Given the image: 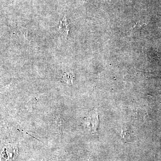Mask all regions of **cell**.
I'll return each mask as SVG.
<instances>
[{
  "instance_id": "cell-2",
  "label": "cell",
  "mask_w": 161,
  "mask_h": 161,
  "mask_svg": "<svg viewBox=\"0 0 161 161\" xmlns=\"http://www.w3.org/2000/svg\"><path fill=\"white\" fill-rule=\"evenodd\" d=\"M88 122L91 130L93 131H95L98 123V115L97 113L94 112H91L88 117Z\"/></svg>"
},
{
  "instance_id": "cell-1",
  "label": "cell",
  "mask_w": 161,
  "mask_h": 161,
  "mask_svg": "<svg viewBox=\"0 0 161 161\" xmlns=\"http://www.w3.org/2000/svg\"><path fill=\"white\" fill-rule=\"evenodd\" d=\"M58 29L64 38H66L68 36L69 32V25L65 16H64L63 19L60 21Z\"/></svg>"
},
{
  "instance_id": "cell-3",
  "label": "cell",
  "mask_w": 161,
  "mask_h": 161,
  "mask_svg": "<svg viewBox=\"0 0 161 161\" xmlns=\"http://www.w3.org/2000/svg\"><path fill=\"white\" fill-rule=\"evenodd\" d=\"M55 125L57 129V132H60L61 131V121H60V118H57L56 122H55Z\"/></svg>"
}]
</instances>
